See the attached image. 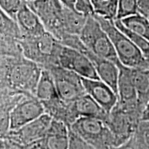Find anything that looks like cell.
I'll return each mask as SVG.
<instances>
[{"mask_svg": "<svg viewBox=\"0 0 149 149\" xmlns=\"http://www.w3.org/2000/svg\"><path fill=\"white\" fill-rule=\"evenodd\" d=\"M94 15L111 39L121 64L132 68L149 66L139 48L125 33L117 27L115 21Z\"/></svg>", "mask_w": 149, "mask_h": 149, "instance_id": "cell-1", "label": "cell"}, {"mask_svg": "<svg viewBox=\"0 0 149 149\" xmlns=\"http://www.w3.org/2000/svg\"><path fill=\"white\" fill-rule=\"evenodd\" d=\"M78 36L84 47L94 55L115 63L119 61L111 39L94 15L87 17Z\"/></svg>", "mask_w": 149, "mask_h": 149, "instance_id": "cell-3", "label": "cell"}, {"mask_svg": "<svg viewBox=\"0 0 149 149\" xmlns=\"http://www.w3.org/2000/svg\"><path fill=\"white\" fill-rule=\"evenodd\" d=\"M69 108L74 121L79 117H97L105 122L109 118V113L87 93L69 103Z\"/></svg>", "mask_w": 149, "mask_h": 149, "instance_id": "cell-16", "label": "cell"}, {"mask_svg": "<svg viewBox=\"0 0 149 149\" xmlns=\"http://www.w3.org/2000/svg\"><path fill=\"white\" fill-rule=\"evenodd\" d=\"M23 53L29 60L47 66L57 64V54L61 43L51 33L45 31L39 36L20 39Z\"/></svg>", "mask_w": 149, "mask_h": 149, "instance_id": "cell-4", "label": "cell"}, {"mask_svg": "<svg viewBox=\"0 0 149 149\" xmlns=\"http://www.w3.org/2000/svg\"><path fill=\"white\" fill-rule=\"evenodd\" d=\"M87 17L76 10L63 6L62 21L65 32L67 34L79 35Z\"/></svg>", "mask_w": 149, "mask_h": 149, "instance_id": "cell-21", "label": "cell"}, {"mask_svg": "<svg viewBox=\"0 0 149 149\" xmlns=\"http://www.w3.org/2000/svg\"><path fill=\"white\" fill-rule=\"evenodd\" d=\"M68 148H88L92 149L79 135L74 133L69 127L68 130Z\"/></svg>", "mask_w": 149, "mask_h": 149, "instance_id": "cell-27", "label": "cell"}, {"mask_svg": "<svg viewBox=\"0 0 149 149\" xmlns=\"http://www.w3.org/2000/svg\"><path fill=\"white\" fill-rule=\"evenodd\" d=\"M53 117L47 113L17 130H10L14 140L20 146H26L46 137Z\"/></svg>", "mask_w": 149, "mask_h": 149, "instance_id": "cell-12", "label": "cell"}, {"mask_svg": "<svg viewBox=\"0 0 149 149\" xmlns=\"http://www.w3.org/2000/svg\"><path fill=\"white\" fill-rule=\"evenodd\" d=\"M115 24L119 29L125 33L130 40L133 41L134 44L142 53L144 59L149 64V41L124 26L120 19H115Z\"/></svg>", "mask_w": 149, "mask_h": 149, "instance_id": "cell-24", "label": "cell"}, {"mask_svg": "<svg viewBox=\"0 0 149 149\" xmlns=\"http://www.w3.org/2000/svg\"><path fill=\"white\" fill-rule=\"evenodd\" d=\"M44 104L37 97L18 103L10 111L9 129L17 130L40 117L45 113Z\"/></svg>", "mask_w": 149, "mask_h": 149, "instance_id": "cell-9", "label": "cell"}, {"mask_svg": "<svg viewBox=\"0 0 149 149\" xmlns=\"http://www.w3.org/2000/svg\"><path fill=\"white\" fill-rule=\"evenodd\" d=\"M69 126L62 121L53 118L45 137L46 148H68Z\"/></svg>", "mask_w": 149, "mask_h": 149, "instance_id": "cell-17", "label": "cell"}, {"mask_svg": "<svg viewBox=\"0 0 149 149\" xmlns=\"http://www.w3.org/2000/svg\"><path fill=\"white\" fill-rule=\"evenodd\" d=\"M133 76L137 93V108L141 113L149 100V66L133 68Z\"/></svg>", "mask_w": 149, "mask_h": 149, "instance_id": "cell-19", "label": "cell"}, {"mask_svg": "<svg viewBox=\"0 0 149 149\" xmlns=\"http://www.w3.org/2000/svg\"><path fill=\"white\" fill-rule=\"evenodd\" d=\"M75 10L86 16L94 14L91 0H76Z\"/></svg>", "mask_w": 149, "mask_h": 149, "instance_id": "cell-28", "label": "cell"}, {"mask_svg": "<svg viewBox=\"0 0 149 149\" xmlns=\"http://www.w3.org/2000/svg\"><path fill=\"white\" fill-rule=\"evenodd\" d=\"M137 13L149 20V0H137Z\"/></svg>", "mask_w": 149, "mask_h": 149, "instance_id": "cell-29", "label": "cell"}, {"mask_svg": "<svg viewBox=\"0 0 149 149\" xmlns=\"http://www.w3.org/2000/svg\"><path fill=\"white\" fill-rule=\"evenodd\" d=\"M118 0H91L94 15L115 21Z\"/></svg>", "mask_w": 149, "mask_h": 149, "instance_id": "cell-23", "label": "cell"}, {"mask_svg": "<svg viewBox=\"0 0 149 149\" xmlns=\"http://www.w3.org/2000/svg\"><path fill=\"white\" fill-rule=\"evenodd\" d=\"M86 93L109 114L118 102V95L107 84L100 79L83 78Z\"/></svg>", "mask_w": 149, "mask_h": 149, "instance_id": "cell-13", "label": "cell"}, {"mask_svg": "<svg viewBox=\"0 0 149 149\" xmlns=\"http://www.w3.org/2000/svg\"><path fill=\"white\" fill-rule=\"evenodd\" d=\"M140 120H146L149 122V100L141 111Z\"/></svg>", "mask_w": 149, "mask_h": 149, "instance_id": "cell-30", "label": "cell"}, {"mask_svg": "<svg viewBox=\"0 0 149 149\" xmlns=\"http://www.w3.org/2000/svg\"><path fill=\"white\" fill-rule=\"evenodd\" d=\"M15 22L20 32V39L39 36L46 30L38 15L26 2H24L17 13Z\"/></svg>", "mask_w": 149, "mask_h": 149, "instance_id": "cell-14", "label": "cell"}, {"mask_svg": "<svg viewBox=\"0 0 149 149\" xmlns=\"http://www.w3.org/2000/svg\"><path fill=\"white\" fill-rule=\"evenodd\" d=\"M35 94L42 103H47L59 100L53 77L48 68L41 70Z\"/></svg>", "mask_w": 149, "mask_h": 149, "instance_id": "cell-18", "label": "cell"}, {"mask_svg": "<svg viewBox=\"0 0 149 149\" xmlns=\"http://www.w3.org/2000/svg\"><path fill=\"white\" fill-rule=\"evenodd\" d=\"M24 2V0H0V8L9 17L15 21L17 13Z\"/></svg>", "mask_w": 149, "mask_h": 149, "instance_id": "cell-26", "label": "cell"}, {"mask_svg": "<svg viewBox=\"0 0 149 149\" xmlns=\"http://www.w3.org/2000/svg\"><path fill=\"white\" fill-rule=\"evenodd\" d=\"M59 1L63 6L72 10H75L74 5H75L76 0H59Z\"/></svg>", "mask_w": 149, "mask_h": 149, "instance_id": "cell-31", "label": "cell"}, {"mask_svg": "<svg viewBox=\"0 0 149 149\" xmlns=\"http://www.w3.org/2000/svg\"><path fill=\"white\" fill-rule=\"evenodd\" d=\"M141 113L115 106L109 113L107 124L116 139L117 148H120L133 134L140 120Z\"/></svg>", "mask_w": 149, "mask_h": 149, "instance_id": "cell-7", "label": "cell"}, {"mask_svg": "<svg viewBox=\"0 0 149 149\" xmlns=\"http://www.w3.org/2000/svg\"><path fill=\"white\" fill-rule=\"evenodd\" d=\"M82 52L92 61L99 79L107 84L117 94V81L120 70L116 63L110 59L94 55L86 48Z\"/></svg>", "mask_w": 149, "mask_h": 149, "instance_id": "cell-15", "label": "cell"}, {"mask_svg": "<svg viewBox=\"0 0 149 149\" xmlns=\"http://www.w3.org/2000/svg\"><path fill=\"white\" fill-rule=\"evenodd\" d=\"M41 70L37 64L31 60L17 63L9 71V81L16 88L35 93Z\"/></svg>", "mask_w": 149, "mask_h": 149, "instance_id": "cell-11", "label": "cell"}, {"mask_svg": "<svg viewBox=\"0 0 149 149\" xmlns=\"http://www.w3.org/2000/svg\"><path fill=\"white\" fill-rule=\"evenodd\" d=\"M10 19L11 18L9 17L5 13L4 11L0 8V26H1V25H3L4 23H6V22Z\"/></svg>", "mask_w": 149, "mask_h": 149, "instance_id": "cell-32", "label": "cell"}, {"mask_svg": "<svg viewBox=\"0 0 149 149\" xmlns=\"http://www.w3.org/2000/svg\"><path fill=\"white\" fill-rule=\"evenodd\" d=\"M137 13V0H118L116 19H122Z\"/></svg>", "mask_w": 149, "mask_h": 149, "instance_id": "cell-25", "label": "cell"}, {"mask_svg": "<svg viewBox=\"0 0 149 149\" xmlns=\"http://www.w3.org/2000/svg\"><path fill=\"white\" fill-rule=\"evenodd\" d=\"M69 127L92 149L117 148L115 135L105 121L97 117H79Z\"/></svg>", "mask_w": 149, "mask_h": 149, "instance_id": "cell-2", "label": "cell"}, {"mask_svg": "<svg viewBox=\"0 0 149 149\" xmlns=\"http://www.w3.org/2000/svg\"><path fill=\"white\" fill-rule=\"evenodd\" d=\"M26 3L38 15L46 31L59 41L67 35L62 21L63 6L59 0H36Z\"/></svg>", "mask_w": 149, "mask_h": 149, "instance_id": "cell-6", "label": "cell"}, {"mask_svg": "<svg viewBox=\"0 0 149 149\" xmlns=\"http://www.w3.org/2000/svg\"><path fill=\"white\" fill-rule=\"evenodd\" d=\"M120 148L149 149L148 121L139 120L133 134Z\"/></svg>", "mask_w": 149, "mask_h": 149, "instance_id": "cell-20", "label": "cell"}, {"mask_svg": "<svg viewBox=\"0 0 149 149\" xmlns=\"http://www.w3.org/2000/svg\"><path fill=\"white\" fill-rule=\"evenodd\" d=\"M53 76L57 94L61 101L71 103L86 94L83 78L75 72L63 68L58 64L45 67Z\"/></svg>", "mask_w": 149, "mask_h": 149, "instance_id": "cell-5", "label": "cell"}, {"mask_svg": "<svg viewBox=\"0 0 149 149\" xmlns=\"http://www.w3.org/2000/svg\"><path fill=\"white\" fill-rule=\"evenodd\" d=\"M116 64L119 67V76L117 81V95L119 107L131 111H139L137 108V93L133 81V68L121 64L120 60Z\"/></svg>", "mask_w": 149, "mask_h": 149, "instance_id": "cell-10", "label": "cell"}, {"mask_svg": "<svg viewBox=\"0 0 149 149\" xmlns=\"http://www.w3.org/2000/svg\"><path fill=\"white\" fill-rule=\"evenodd\" d=\"M25 2H31V1H36V0H24Z\"/></svg>", "mask_w": 149, "mask_h": 149, "instance_id": "cell-33", "label": "cell"}, {"mask_svg": "<svg viewBox=\"0 0 149 149\" xmlns=\"http://www.w3.org/2000/svg\"><path fill=\"white\" fill-rule=\"evenodd\" d=\"M124 26L149 41V20L138 13L120 19Z\"/></svg>", "mask_w": 149, "mask_h": 149, "instance_id": "cell-22", "label": "cell"}, {"mask_svg": "<svg viewBox=\"0 0 149 149\" xmlns=\"http://www.w3.org/2000/svg\"><path fill=\"white\" fill-rule=\"evenodd\" d=\"M57 64L75 72L82 78L99 79L91 59L74 48L61 44L57 54Z\"/></svg>", "mask_w": 149, "mask_h": 149, "instance_id": "cell-8", "label": "cell"}]
</instances>
